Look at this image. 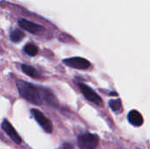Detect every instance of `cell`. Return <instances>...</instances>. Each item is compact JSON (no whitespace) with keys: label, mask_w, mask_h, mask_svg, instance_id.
Returning a JSON list of instances; mask_svg holds the SVG:
<instances>
[{"label":"cell","mask_w":150,"mask_h":149,"mask_svg":"<svg viewBox=\"0 0 150 149\" xmlns=\"http://www.w3.org/2000/svg\"><path fill=\"white\" fill-rule=\"evenodd\" d=\"M16 85L19 91V94L25 100L36 105H41L42 103L41 93L37 87H35L32 83H29L22 80H17Z\"/></svg>","instance_id":"cell-1"},{"label":"cell","mask_w":150,"mask_h":149,"mask_svg":"<svg viewBox=\"0 0 150 149\" xmlns=\"http://www.w3.org/2000/svg\"><path fill=\"white\" fill-rule=\"evenodd\" d=\"M98 136L86 133L78 136V146L80 149H96L98 144Z\"/></svg>","instance_id":"cell-2"},{"label":"cell","mask_w":150,"mask_h":149,"mask_svg":"<svg viewBox=\"0 0 150 149\" xmlns=\"http://www.w3.org/2000/svg\"><path fill=\"white\" fill-rule=\"evenodd\" d=\"M31 112H32L35 120L39 123V125L43 128L44 131H46L48 133L53 132V125L47 117H45L40 111L36 110V109H33Z\"/></svg>","instance_id":"cell-3"},{"label":"cell","mask_w":150,"mask_h":149,"mask_svg":"<svg viewBox=\"0 0 150 149\" xmlns=\"http://www.w3.org/2000/svg\"><path fill=\"white\" fill-rule=\"evenodd\" d=\"M63 62L67 66H69L70 68H77V69H87L91 66L90 61L84 58H82V57L69 58V59L63 60Z\"/></svg>","instance_id":"cell-4"},{"label":"cell","mask_w":150,"mask_h":149,"mask_svg":"<svg viewBox=\"0 0 150 149\" xmlns=\"http://www.w3.org/2000/svg\"><path fill=\"white\" fill-rule=\"evenodd\" d=\"M78 86L82 91V93L83 94V96L85 97V98L96 105H100L102 104V100L100 98V97L91 89L90 88L88 85H85L83 83H78Z\"/></svg>","instance_id":"cell-5"},{"label":"cell","mask_w":150,"mask_h":149,"mask_svg":"<svg viewBox=\"0 0 150 149\" xmlns=\"http://www.w3.org/2000/svg\"><path fill=\"white\" fill-rule=\"evenodd\" d=\"M18 25H20L21 28H23L24 30H25V31L33 33V34L40 33L44 30V28L41 25L34 24L33 22H30L26 19H20L18 21Z\"/></svg>","instance_id":"cell-6"},{"label":"cell","mask_w":150,"mask_h":149,"mask_svg":"<svg viewBox=\"0 0 150 149\" xmlns=\"http://www.w3.org/2000/svg\"><path fill=\"white\" fill-rule=\"evenodd\" d=\"M2 128L3 130L7 133V135L17 144H20L21 143V139L20 137L18 136V133L15 131L14 127L12 126V125L6 119L3 120V123H2Z\"/></svg>","instance_id":"cell-7"},{"label":"cell","mask_w":150,"mask_h":149,"mask_svg":"<svg viewBox=\"0 0 150 149\" xmlns=\"http://www.w3.org/2000/svg\"><path fill=\"white\" fill-rule=\"evenodd\" d=\"M127 119L128 121L134 126H141L144 120H143V117L142 116V114L136 111V110H133L131 111L128 115H127Z\"/></svg>","instance_id":"cell-8"},{"label":"cell","mask_w":150,"mask_h":149,"mask_svg":"<svg viewBox=\"0 0 150 149\" xmlns=\"http://www.w3.org/2000/svg\"><path fill=\"white\" fill-rule=\"evenodd\" d=\"M24 51L25 52V54H27L28 55L30 56H34L38 54V47L35 44L33 43H29V44H26L25 48H24Z\"/></svg>","instance_id":"cell-9"},{"label":"cell","mask_w":150,"mask_h":149,"mask_svg":"<svg viewBox=\"0 0 150 149\" xmlns=\"http://www.w3.org/2000/svg\"><path fill=\"white\" fill-rule=\"evenodd\" d=\"M21 68H22V71L29 76H32V77H37L38 76L36 69L32 66H29L27 64H23L21 66Z\"/></svg>","instance_id":"cell-10"},{"label":"cell","mask_w":150,"mask_h":149,"mask_svg":"<svg viewBox=\"0 0 150 149\" xmlns=\"http://www.w3.org/2000/svg\"><path fill=\"white\" fill-rule=\"evenodd\" d=\"M109 105H110L111 109L114 112H120L121 110H122V105H121L120 99H112V100H110Z\"/></svg>","instance_id":"cell-11"},{"label":"cell","mask_w":150,"mask_h":149,"mask_svg":"<svg viewBox=\"0 0 150 149\" xmlns=\"http://www.w3.org/2000/svg\"><path fill=\"white\" fill-rule=\"evenodd\" d=\"M10 38H11V40L13 42H19L24 38V33L19 30H14L11 32Z\"/></svg>","instance_id":"cell-12"},{"label":"cell","mask_w":150,"mask_h":149,"mask_svg":"<svg viewBox=\"0 0 150 149\" xmlns=\"http://www.w3.org/2000/svg\"><path fill=\"white\" fill-rule=\"evenodd\" d=\"M62 149H73V147H72V145L69 144V143H65V144H63V146H62Z\"/></svg>","instance_id":"cell-13"}]
</instances>
